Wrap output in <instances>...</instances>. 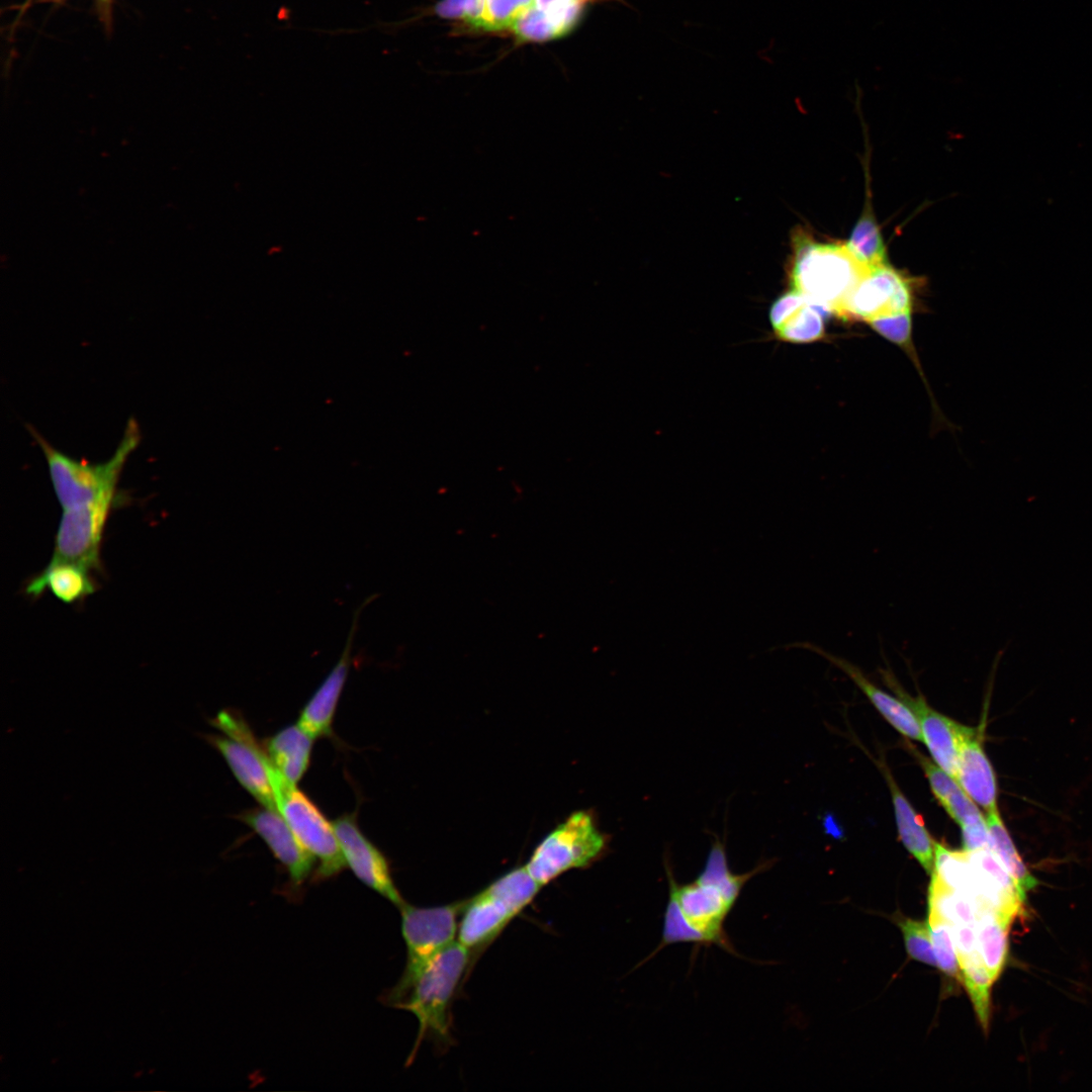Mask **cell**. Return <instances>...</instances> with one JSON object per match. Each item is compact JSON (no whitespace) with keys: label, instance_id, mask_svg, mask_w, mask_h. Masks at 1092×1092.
<instances>
[{"label":"cell","instance_id":"1","mask_svg":"<svg viewBox=\"0 0 1092 1092\" xmlns=\"http://www.w3.org/2000/svg\"><path fill=\"white\" fill-rule=\"evenodd\" d=\"M767 868L768 861L744 874L733 873L728 866L724 845L718 840L713 843L702 872L691 883L678 884L671 868L665 863L668 899L663 914L662 935L658 946L646 960L663 947L676 943L717 945L738 956L724 924L745 884Z\"/></svg>","mask_w":1092,"mask_h":1092},{"label":"cell","instance_id":"2","mask_svg":"<svg viewBox=\"0 0 1092 1092\" xmlns=\"http://www.w3.org/2000/svg\"><path fill=\"white\" fill-rule=\"evenodd\" d=\"M871 269L846 244L818 243L802 230L793 234L792 290L827 314L845 320L848 299Z\"/></svg>","mask_w":1092,"mask_h":1092},{"label":"cell","instance_id":"3","mask_svg":"<svg viewBox=\"0 0 1092 1092\" xmlns=\"http://www.w3.org/2000/svg\"><path fill=\"white\" fill-rule=\"evenodd\" d=\"M474 954L458 940L439 953L420 974L405 999L395 1008L413 1013L419 1022L412 1064L424 1039L446 1049L453 1042L451 1008Z\"/></svg>","mask_w":1092,"mask_h":1092},{"label":"cell","instance_id":"4","mask_svg":"<svg viewBox=\"0 0 1092 1092\" xmlns=\"http://www.w3.org/2000/svg\"><path fill=\"white\" fill-rule=\"evenodd\" d=\"M46 457L57 498L70 510L104 500H114L122 468L140 441V430L130 420L114 454L103 463L91 464L69 457L54 448L33 428H28Z\"/></svg>","mask_w":1092,"mask_h":1092},{"label":"cell","instance_id":"5","mask_svg":"<svg viewBox=\"0 0 1092 1092\" xmlns=\"http://www.w3.org/2000/svg\"><path fill=\"white\" fill-rule=\"evenodd\" d=\"M541 888L525 866L502 875L464 900L457 940L474 956L484 950L534 901Z\"/></svg>","mask_w":1092,"mask_h":1092},{"label":"cell","instance_id":"6","mask_svg":"<svg viewBox=\"0 0 1092 1092\" xmlns=\"http://www.w3.org/2000/svg\"><path fill=\"white\" fill-rule=\"evenodd\" d=\"M463 905L464 900L433 907H417L405 902L399 908L406 960L398 982L384 996L387 1004L395 1007L402 1002L423 970L457 940Z\"/></svg>","mask_w":1092,"mask_h":1092},{"label":"cell","instance_id":"7","mask_svg":"<svg viewBox=\"0 0 1092 1092\" xmlns=\"http://www.w3.org/2000/svg\"><path fill=\"white\" fill-rule=\"evenodd\" d=\"M607 845V835L592 812L578 810L538 843L525 867L543 887L568 871L592 866L604 855Z\"/></svg>","mask_w":1092,"mask_h":1092},{"label":"cell","instance_id":"8","mask_svg":"<svg viewBox=\"0 0 1092 1092\" xmlns=\"http://www.w3.org/2000/svg\"><path fill=\"white\" fill-rule=\"evenodd\" d=\"M209 723L221 734H203V739L224 758L241 786L263 807L278 811L271 782V763L240 712L219 711Z\"/></svg>","mask_w":1092,"mask_h":1092},{"label":"cell","instance_id":"9","mask_svg":"<svg viewBox=\"0 0 1092 1092\" xmlns=\"http://www.w3.org/2000/svg\"><path fill=\"white\" fill-rule=\"evenodd\" d=\"M276 806L299 843L318 860L317 880L330 879L345 868L339 840L317 806L277 769L271 776Z\"/></svg>","mask_w":1092,"mask_h":1092},{"label":"cell","instance_id":"10","mask_svg":"<svg viewBox=\"0 0 1092 1092\" xmlns=\"http://www.w3.org/2000/svg\"><path fill=\"white\" fill-rule=\"evenodd\" d=\"M114 500L63 511L51 561L100 568V546L106 520Z\"/></svg>","mask_w":1092,"mask_h":1092},{"label":"cell","instance_id":"11","mask_svg":"<svg viewBox=\"0 0 1092 1092\" xmlns=\"http://www.w3.org/2000/svg\"><path fill=\"white\" fill-rule=\"evenodd\" d=\"M910 283L889 264L872 268L850 295L845 320H875L911 313Z\"/></svg>","mask_w":1092,"mask_h":1092},{"label":"cell","instance_id":"12","mask_svg":"<svg viewBox=\"0 0 1092 1092\" xmlns=\"http://www.w3.org/2000/svg\"><path fill=\"white\" fill-rule=\"evenodd\" d=\"M344 858L354 875L367 887L400 908L405 901L394 885L384 854L362 833L355 813L332 822Z\"/></svg>","mask_w":1092,"mask_h":1092},{"label":"cell","instance_id":"13","mask_svg":"<svg viewBox=\"0 0 1092 1092\" xmlns=\"http://www.w3.org/2000/svg\"><path fill=\"white\" fill-rule=\"evenodd\" d=\"M882 674L887 685L915 714L922 741L934 762L956 779L960 743L966 726L931 708L923 697H911L899 686L889 670Z\"/></svg>","mask_w":1092,"mask_h":1092},{"label":"cell","instance_id":"14","mask_svg":"<svg viewBox=\"0 0 1092 1092\" xmlns=\"http://www.w3.org/2000/svg\"><path fill=\"white\" fill-rule=\"evenodd\" d=\"M253 829L285 867L291 882L299 886L310 875L314 857L299 843L278 811L254 808L236 816Z\"/></svg>","mask_w":1092,"mask_h":1092},{"label":"cell","instance_id":"15","mask_svg":"<svg viewBox=\"0 0 1092 1092\" xmlns=\"http://www.w3.org/2000/svg\"><path fill=\"white\" fill-rule=\"evenodd\" d=\"M373 600L368 598L354 613L350 632L340 659L317 688L300 712L297 725L311 737H327L333 733L332 725L338 702L344 689L352 661V643L359 615Z\"/></svg>","mask_w":1092,"mask_h":1092},{"label":"cell","instance_id":"16","mask_svg":"<svg viewBox=\"0 0 1092 1092\" xmlns=\"http://www.w3.org/2000/svg\"><path fill=\"white\" fill-rule=\"evenodd\" d=\"M956 780L986 813L998 809V786L994 768L984 750L979 730L966 726L958 758Z\"/></svg>","mask_w":1092,"mask_h":1092},{"label":"cell","instance_id":"17","mask_svg":"<svg viewBox=\"0 0 1092 1092\" xmlns=\"http://www.w3.org/2000/svg\"><path fill=\"white\" fill-rule=\"evenodd\" d=\"M826 314L805 296L791 290L775 300L769 321L779 340L804 344L824 337Z\"/></svg>","mask_w":1092,"mask_h":1092},{"label":"cell","instance_id":"18","mask_svg":"<svg viewBox=\"0 0 1092 1092\" xmlns=\"http://www.w3.org/2000/svg\"><path fill=\"white\" fill-rule=\"evenodd\" d=\"M811 649L825 657L843 671L867 696L880 714L903 736L922 741L920 727L913 711L899 697L895 698L873 684L862 671L848 660L812 646Z\"/></svg>","mask_w":1092,"mask_h":1092},{"label":"cell","instance_id":"19","mask_svg":"<svg viewBox=\"0 0 1092 1092\" xmlns=\"http://www.w3.org/2000/svg\"><path fill=\"white\" fill-rule=\"evenodd\" d=\"M47 588L63 603L73 604L93 594L96 586L86 567L68 561H50L43 571L29 581L25 592L37 598Z\"/></svg>","mask_w":1092,"mask_h":1092},{"label":"cell","instance_id":"20","mask_svg":"<svg viewBox=\"0 0 1092 1092\" xmlns=\"http://www.w3.org/2000/svg\"><path fill=\"white\" fill-rule=\"evenodd\" d=\"M313 740L296 724L279 730L266 740L264 747L276 769L297 785L308 768Z\"/></svg>","mask_w":1092,"mask_h":1092},{"label":"cell","instance_id":"21","mask_svg":"<svg viewBox=\"0 0 1092 1092\" xmlns=\"http://www.w3.org/2000/svg\"><path fill=\"white\" fill-rule=\"evenodd\" d=\"M886 779L892 796L900 840L924 871L930 875L933 869L935 841L887 770Z\"/></svg>","mask_w":1092,"mask_h":1092},{"label":"cell","instance_id":"22","mask_svg":"<svg viewBox=\"0 0 1092 1092\" xmlns=\"http://www.w3.org/2000/svg\"><path fill=\"white\" fill-rule=\"evenodd\" d=\"M914 754L924 770L932 794L960 827L985 820L978 805L967 795L954 778L918 751Z\"/></svg>","mask_w":1092,"mask_h":1092},{"label":"cell","instance_id":"23","mask_svg":"<svg viewBox=\"0 0 1092 1092\" xmlns=\"http://www.w3.org/2000/svg\"><path fill=\"white\" fill-rule=\"evenodd\" d=\"M1013 921L992 910L980 911L977 918L978 951L994 982L1001 975L1006 962L1009 931Z\"/></svg>","mask_w":1092,"mask_h":1092},{"label":"cell","instance_id":"24","mask_svg":"<svg viewBox=\"0 0 1092 1092\" xmlns=\"http://www.w3.org/2000/svg\"><path fill=\"white\" fill-rule=\"evenodd\" d=\"M985 818L992 850L1013 878L1019 891L1027 898V893L1037 885V880L1018 853L998 809L986 813Z\"/></svg>","mask_w":1092,"mask_h":1092},{"label":"cell","instance_id":"25","mask_svg":"<svg viewBox=\"0 0 1092 1092\" xmlns=\"http://www.w3.org/2000/svg\"><path fill=\"white\" fill-rule=\"evenodd\" d=\"M929 914L950 925L976 924L980 910L968 895L931 879L928 891Z\"/></svg>","mask_w":1092,"mask_h":1092},{"label":"cell","instance_id":"26","mask_svg":"<svg viewBox=\"0 0 1092 1092\" xmlns=\"http://www.w3.org/2000/svg\"><path fill=\"white\" fill-rule=\"evenodd\" d=\"M846 246L856 259L870 268L888 264L883 238L869 206L855 223Z\"/></svg>","mask_w":1092,"mask_h":1092},{"label":"cell","instance_id":"27","mask_svg":"<svg viewBox=\"0 0 1092 1092\" xmlns=\"http://www.w3.org/2000/svg\"><path fill=\"white\" fill-rule=\"evenodd\" d=\"M965 985L981 1027L987 1032L990 1020L991 988L995 983L980 956L959 962Z\"/></svg>","mask_w":1092,"mask_h":1092},{"label":"cell","instance_id":"28","mask_svg":"<svg viewBox=\"0 0 1092 1092\" xmlns=\"http://www.w3.org/2000/svg\"><path fill=\"white\" fill-rule=\"evenodd\" d=\"M511 30L518 40L525 42L552 40L570 32L560 18L534 4L517 19Z\"/></svg>","mask_w":1092,"mask_h":1092},{"label":"cell","instance_id":"29","mask_svg":"<svg viewBox=\"0 0 1092 1092\" xmlns=\"http://www.w3.org/2000/svg\"><path fill=\"white\" fill-rule=\"evenodd\" d=\"M927 923L937 968L948 977L962 982L951 925L931 914L928 915Z\"/></svg>","mask_w":1092,"mask_h":1092},{"label":"cell","instance_id":"30","mask_svg":"<svg viewBox=\"0 0 1092 1092\" xmlns=\"http://www.w3.org/2000/svg\"><path fill=\"white\" fill-rule=\"evenodd\" d=\"M534 0H485L479 29L496 32L511 29Z\"/></svg>","mask_w":1092,"mask_h":1092},{"label":"cell","instance_id":"31","mask_svg":"<svg viewBox=\"0 0 1092 1092\" xmlns=\"http://www.w3.org/2000/svg\"><path fill=\"white\" fill-rule=\"evenodd\" d=\"M897 923L903 933L908 954L913 960L937 968L928 923L904 917L898 918Z\"/></svg>","mask_w":1092,"mask_h":1092},{"label":"cell","instance_id":"32","mask_svg":"<svg viewBox=\"0 0 1092 1092\" xmlns=\"http://www.w3.org/2000/svg\"><path fill=\"white\" fill-rule=\"evenodd\" d=\"M869 325L884 338L901 348H906L909 356L913 357L911 313L875 320L870 322Z\"/></svg>","mask_w":1092,"mask_h":1092},{"label":"cell","instance_id":"33","mask_svg":"<svg viewBox=\"0 0 1092 1092\" xmlns=\"http://www.w3.org/2000/svg\"><path fill=\"white\" fill-rule=\"evenodd\" d=\"M951 928L959 962L980 956L976 924H957Z\"/></svg>","mask_w":1092,"mask_h":1092},{"label":"cell","instance_id":"34","mask_svg":"<svg viewBox=\"0 0 1092 1092\" xmlns=\"http://www.w3.org/2000/svg\"><path fill=\"white\" fill-rule=\"evenodd\" d=\"M963 836V849L976 850L990 846V836L986 818L983 821L961 827Z\"/></svg>","mask_w":1092,"mask_h":1092},{"label":"cell","instance_id":"35","mask_svg":"<svg viewBox=\"0 0 1092 1092\" xmlns=\"http://www.w3.org/2000/svg\"><path fill=\"white\" fill-rule=\"evenodd\" d=\"M433 12L443 19L464 20L466 0H440L433 7Z\"/></svg>","mask_w":1092,"mask_h":1092},{"label":"cell","instance_id":"36","mask_svg":"<svg viewBox=\"0 0 1092 1092\" xmlns=\"http://www.w3.org/2000/svg\"><path fill=\"white\" fill-rule=\"evenodd\" d=\"M485 0H466V12L464 21L471 27L479 29Z\"/></svg>","mask_w":1092,"mask_h":1092},{"label":"cell","instance_id":"37","mask_svg":"<svg viewBox=\"0 0 1092 1092\" xmlns=\"http://www.w3.org/2000/svg\"><path fill=\"white\" fill-rule=\"evenodd\" d=\"M592 0H534V5L540 9H554L572 4H585Z\"/></svg>","mask_w":1092,"mask_h":1092}]
</instances>
